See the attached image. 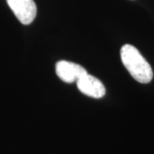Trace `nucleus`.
Segmentation results:
<instances>
[{
    "label": "nucleus",
    "mask_w": 154,
    "mask_h": 154,
    "mask_svg": "<svg viewBox=\"0 0 154 154\" xmlns=\"http://www.w3.org/2000/svg\"><path fill=\"white\" fill-rule=\"evenodd\" d=\"M55 71L57 76L66 83L75 82L87 73L86 69L81 65L65 60L58 61L55 65Z\"/></svg>",
    "instance_id": "nucleus-4"
},
{
    "label": "nucleus",
    "mask_w": 154,
    "mask_h": 154,
    "mask_svg": "<svg viewBox=\"0 0 154 154\" xmlns=\"http://www.w3.org/2000/svg\"><path fill=\"white\" fill-rule=\"evenodd\" d=\"M6 2L22 24L28 25L35 19L37 7L34 0H6Z\"/></svg>",
    "instance_id": "nucleus-2"
},
{
    "label": "nucleus",
    "mask_w": 154,
    "mask_h": 154,
    "mask_svg": "<svg viewBox=\"0 0 154 154\" xmlns=\"http://www.w3.org/2000/svg\"><path fill=\"white\" fill-rule=\"evenodd\" d=\"M120 57L124 67L136 81L146 84L152 80L151 66L137 48L130 44L123 45L120 50Z\"/></svg>",
    "instance_id": "nucleus-1"
},
{
    "label": "nucleus",
    "mask_w": 154,
    "mask_h": 154,
    "mask_svg": "<svg viewBox=\"0 0 154 154\" xmlns=\"http://www.w3.org/2000/svg\"><path fill=\"white\" fill-rule=\"evenodd\" d=\"M76 83L79 91L89 97L98 99V98H102L106 93V89L103 83L96 77L88 74V73L80 77Z\"/></svg>",
    "instance_id": "nucleus-3"
}]
</instances>
